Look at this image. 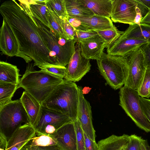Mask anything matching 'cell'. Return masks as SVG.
I'll return each instance as SVG.
<instances>
[{"mask_svg":"<svg viewBox=\"0 0 150 150\" xmlns=\"http://www.w3.org/2000/svg\"><path fill=\"white\" fill-rule=\"evenodd\" d=\"M121 35L128 38L150 42V25L143 23L129 25Z\"/></svg>","mask_w":150,"mask_h":150,"instance_id":"cell-24","label":"cell"},{"mask_svg":"<svg viewBox=\"0 0 150 150\" xmlns=\"http://www.w3.org/2000/svg\"><path fill=\"white\" fill-rule=\"evenodd\" d=\"M19 99L27 113L30 124L35 128L41 116L42 104L25 91L23 92Z\"/></svg>","mask_w":150,"mask_h":150,"instance_id":"cell-18","label":"cell"},{"mask_svg":"<svg viewBox=\"0 0 150 150\" xmlns=\"http://www.w3.org/2000/svg\"><path fill=\"white\" fill-rule=\"evenodd\" d=\"M8 139L2 133L0 132V150H6Z\"/></svg>","mask_w":150,"mask_h":150,"instance_id":"cell-43","label":"cell"},{"mask_svg":"<svg viewBox=\"0 0 150 150\" xmlns=\"http://www.w3.org/2000/svg\"><path fill=\"white\" fill-rule=\"evenodd\" d=\"M0 34V50L2 54L17 56L20 52L18 42L11 28L4 19Z\"/></svg>","mask_w":150,"mask_h":150,"instance_id":"cell-15","label":"cell"},{"mask_svg":"<svg viewBox=\"0 0 150 150\" xmlns=\"http://www.w3.org/2000/svg\"><path fill=\"white\" fill-rule=\"evenodd\" d=\"M91 66L90 59L86 58L81 54L80 43L76 42L74 52L66 67L64 79L74 82L78 81L89 71Z\"/></svg>","mask_w":150,"mask_h":150,"instance_id":"cell-10","label":"cell"},{"mask_svg":"<svg viewBox=\"0 0 150 150\" xmlns=\"http://www.w3.org/2000/svg\"><path fill=\"white\" fill-rule=\"evenodd\" d=\"M33 16L39 32L51 52L53 65L66 67L74 52L76 41L74 39L61 37L54 30Z\"/></svg>","mask_w":150,"mask_h":150,"instance_id":"cell-4","label":"cell"},{"mask_svg":"<svg viewBox=\"0 0 150 150\" xmlns=\"http://www.w3.org/2000/svg\"><path fill=\"white\" fill-rule=\"evenodd\" d=\"M50 136L55 139L57 146L60 150H77L76 131L74 122L65 124Z\"/></svg>","mask_w":150,"mask_h":150,"instance_id":"cell-13","label":"cell"},{"mask_svg":"<svg viewBox=\"0 0 150 150\" xmlns=\"http://www.w3.org/2000/svg\"><path fill=\"white\" fill-rule=\"evenodd\" d=\"M141 97H150V69L146 68L144 74L136 90Z\"/></svg>","mask_w":150,"mask_h":150,"instance_id":"cell-28","label":"cell"},{"mask_svg":"<svg viewBox=\"0 0 150 150\" xmlns=\"http://www.w3.org/2000/svg\"><path fill=\"white\" fill-rule=\"evenodd\" d=\"M148 42L145 40L128 38L121 35L106 47L107 54L124 56Z\"/></svg>","mask_w":150,"mask_h":150,"instance_id":"cell-14","label":"cell"},{"mask_svg":"<svg viewBox=\"0 0 150 150\" xmlns=\"http://www.w3.org/2000/svg\"><path fill=\"white\" fill-rule=\"evenodd\" d=\"M19 85L0 83V108L11 102Z\"/></svg>","mask_w":150,"mask_h":150,"instance_id":"cell-26","label":"cell"},{"mask_svg":"<svg viewBox=\"0 0 150 150\" xmlns=\"http://www.w3.org/2000/svg\"><path fill=\"white\" fill-rule=\"evenodd\" d=\"M124 56L127 60L128 69L127 78L124 85L137 90L146 69L141 47Z\"/></svg>","mask_w":150,"mask_h":150,"instance_id":"cell-9","label":"cell"},{"mask_svg":"<svg viewBox=\"0 0 150 150\" xmlns=\"http://www.w3.org/2000/svg\"><path fill=\"white\" fill-rule=\"evenodd\" d=\"M129 139L127 134L112 135L98 142V150H126Z\"/></svg>","mask_w":150,"mask_h":150,"instance_id":"cell-19","label":"cell"},{"mask_svg":"<svg viewBox=\"0 0 150 150\" xmlns=\"http://www.w3.org/2000/svg\"><path fill=\"white\" fill-rule=\"evenodd\" d=\"M6 1L0 6L3 19L9 26L18 42L20 52L17 57L33 66L53 65L51 52L39 32L35 22L24 0Z\"/></svg>","mask_w":150,"mask_h":150,"instance_id":"cell-1","label":"cell"},{"mask_svg":"<svg viewBox=\"0 0 150 150\" xmlns=\"http://www.w3.org/2000/svg\"><path fill=\"white\" fill-rule=\"evenodd\" d=\"M96 31L105 42L107 47L116 40L124 32L120 31L115 26L112 28Z\"/></svg>","mask_w":150,"mask_h":150,"instance_id":"cell-30","label":"cell"},{"mask_svg":"<svg viewBox=\"0 0 150 150\" xmlns=\"http://www.w3.org/2000/svg\"><path fill=\"white\" fill-rule=\"evenodd\" d=\"M38 67L43 71L63 79L64 78L66 75L67 68L65 67L50 65Z\"/></svg>","mask_w":150,"mask_h":150,"instance_id":"cell-32","label":"cell"},{"mask_svg":"<svg viewBox=\"0 0 150 150\" xmlns=\"http://www.w3.org/2000/svg\"><path fill=\"white\" fill-rule=\"evenodd\" d=\"M96 61L101 74L111 87L116 90L124 85L128 72L125 56L110 55L103 52Z\"/></svg>","mask_w":150,"mask_h":150,"instance_id":"cell-5","label":"cell"},{"mask_svg":"<svg viewBox=\"0 0 150 150\" xmlns=\"http://www.w3.org/2000/svg\"><path fill=\"white\" fill-rule=\"evenodd\" d=\"M32 16L52 30L49 23L46 3L47 0H24Z\"/></svg>","mask_w":150,"mask_h":150,"instance_id":"cell-20","label":"cell"},{"mask_svg":"<svg viewBox=\"0 0 150 150\" xmlns=\"http://www.w3.org/2000/svg\"><path fill=\"white\" fill-rule=\"evenodd\" d=\"M21 75L17 66L6 62H0V83L19 85Z\"/></svg>","mask_w":150,"mask_h":150,"instance_id":"cell-23","label":"cell"},{"mask_svg":"<svg viewBox=\"0 0 150 150\" xmlns=\"http://www.w3.org/2000/svg\"><path fill=\"white\" fill-rule=\"evenodd\" d=\"M66 8L69 17L78 18L94 15L81 0H65Z\"/></svg>","mask_w":150,"mask_h":150,"instance_id":"cell-25","label":"cell"},{"mask_svg":"<svg viewBox=\"0 0 150 150\" xmlns=\"http://www.w3.org/2000/svg\"><path fill=\"white\" fill-rule=\"evenodd\" d=\"M143 18L150 12V0H135Z\"/></svg>","mask_w":150,"mask_h":150,"instance_id":"cell-37","label":"cell"},{"mask_svg":"<svg viewBox=\"0 0 150 150\" xmlns=\"http://www.w3.org/2000/svg\"><path fill=\"white\" fill-rule=\"evenodd\" d=\"M78 102V87L64 79L42 105L67 115L74 122L77 119Z\"/></svg>","mask_w":150,"mask_h":150,"instance_id":"cell-3","label":"cell"},{"mask_svg":"<svg viewBox=\"0 0 150 150\" xmlns=\"http://www.w3.org/2000/svg\"><path fill=\"white\" fill-rule=\"evenodd\" d=\"M141 147L142 150H150V146L146 139H143L141 143Z\"/></svg>","mask_w":150,"mask_h":150,"instance_id":"cell-44","label":"cell"},{"mask_svg":"<svg viewBox=\"0 0 150 150\" xmlns=\"http://www.w3.org/2000/svg\"><path fill=\"white\" fill-rule=\"evenodd\" d=\"M79 102L77 119L84 133L89 138L96 141L95 131L93 125L91 107L78 87Z\"/></svg>","mask_w":150,"mask_h":150,"instance_id":"cell-12","label":"cell"},{"mask_svg":"<svg viewBox=\"0 0 150 150\" xmlns=\"http://www.w3.org/2000/svg\"><path fill=\"white\" fill-rule=\"evenodd\" d=\"M76 18L90 30H105L112 28L115 26L110 18L95 15Z\"/></svg>","mask_w":150,"mask_h":150,"instance_id":"cell-21","label":"cell"},{"mask_svg":"<svg viewBox=\"0 0 150 150\" xmlns=\"http://www.w3.org/2000/svg\"><path fill=\"white\" fill-rule=\"evenodd\" d=\"M140 103L143 112L150 122V99L140 97Z\"/></svg>","mask_w":150,"mask_h":150,"instance_id":"cell-39","label":"cell"},{"mask_svg":"<svg viewBox=\"0 0 150 150\" xmlns=\"http://www.w3.org/2000/svg\"><path fill=\"white\" fill-rule=\"evenodd\" d=\"M72 122L67 115L42 105L41 116L35 129L37 133L51 136L65 124Z\"/></svg>","mask_w":150,"mask_h":150,"instance_id":"cell-8","label":"cell"},{"mask_svg":"<svg viewBox=\"0 0 150 150\" xmlns=\"http://www.w3.org/2000/svg\"><path fill=\"white\" fill-rule=\"evenodd\" d=\"M48 20L52 27L54 30L61 37L69 39L65 34L60 22V18L55 14L52 11L47 9Z\"/></svg>","mask_w":150,"mask_h":150,"instance_id":"cell-31","label":"cell"},{"mask_svg":"<svg viewBox=\"0 0 150 150\" xmlns=\"http://www.w3.org/2000/svg\"><path fill=\"white\" fill-rule=\"evenodd\" d=\"M20 150H60L57 145L40 146L33 145L28 142Z\"/></svg>","mask_w":150,"mask_h":150,"instance_id":"cell-38","label":"cell"},{"mask_svg":"<svg viewBox=\"0 0 150 150\" xmlns=\"http://www.w3.org/2000/svg\"><path fill=\"white\" fill-rule=\"evenodd\" d=\"M74 122L76 131L77 150H85L84 132L79 122L77 119Z\"/></svg>","mask_w":150,"mask_h":150,"instance_id":"cell-33","label":"cell"},{"mask_svg":"<svg viewBox=\"0 0 150 150\" xmlns=\"http://www.w3.org/2000/svg\"><path fill=\"white\" fill-rule=\"evenodd\" d=\"M28 143L31 145L40 146L57 145L55 139L51 136L36 133L35 136Z\"/></svg>","mask_w":150,"mask_h":150,"instance_id":"cell-29","label":"cell"},{"mask_svg":"<svg viewBox=\"0 0 150 150\" xmlns=\"http://www.w3.org/2000/svg\"><path fill=\"white\" fill-rule=\"evenodd\" d=\"M143 139L141 137L135 134L130 135L126 150H142L141 144Z\"/></svg>","mask_w":150,"mask_h":150,"instance_id":"cell-36","label":"cell"},{"mask_svg":"<svg viewBox=\"0 0 150 150\" xmlns=\"http://www.w3.org/2000/svg\"><path fill=\"white\" fill-rule=\"evenodd\" d=\"M23 123L30 124V122L20 99L12 100L0 108V132L8 140Z\"/></svg>","mask_w":150,"mask_h":150,"instance_id":"cell-6","label":"cell"},{"mask_svg":"<svg viewBox=\"0 0 150 150\" xmlns=\"http://www.w3.org/2000/svg\"><path fill=\"white\" fill-rule=\"evenodd\" d=\"M119 105L140 129L150 132V122L142 109L140 97L136 90L124 85L119 92Z\"/></svg>","mask_w":150,"mask_h":150,"instance_id":"cell-7","label":"cell"},{"mask_svg":"<svg viewBox=\"0 0 150 150\" xmlns=\"http://www.w3.org/2000/svg\"><path fill=\"white\" fill-rule=\"evenodd\" d=\"M137 14L135 0H112L110 16L112 22L133 25Z\"/></svg>","mask_w":150,"mask_h":150,"instance_id":"cell-11","label":"cell"},{"mask_svg":"<svg viewBox=\"0 0 150 150\" xmlns=\"http://www.w3.org/2000/svg\"><path fill=\"white\" fill-rule=\"evenodd\" d=\"M76 35L74 40L76 42L87 40L99 36L98 33L95 30H76Z\"/></svg>","mask_w":150,"mask_h":150,"instance_id":"cell-34","label":"cell"},{"mask_svg":"<svg viewBox=\"0 0 150 150\" xmlns=\"http://www.w3.org/2000/svg\"><path fill=\"white\" fill-rule=\"evenodd\" d=\"M60 22L63 31L68 38L74 40L76 30L69 23L67 18H60Z\"/></svg>","mask_w":150,"mask_h":150,"instance_id":"cell-35","label":"cell"},{"mask_svg":"<svg viewBox=\"0 0 150 150\" xmlns=\"http://www.w3.org/2000/svg\"><path fill=\"white\" fill-rule=\"evenodd\" d=\"M140 23L150 25V13H148L142 18Z\"/></svg>","mask_w":150,"mask_h":150,"instance_id":"cell-45","label":"cell"},{"mask_svg":"<svg viewBox=\"0 0 150 150\" xmlns=\"http://www.w3.org/2000/svg\"><path fill=\"white\" fill-rule=\"evenodd\" d=\"M35 129L30 124L19 127L8 140L6 150H20L35 135Z\"/></svg>","mask_w":150,"mask_h":150,"instance_id":"cell-16","label":"cell"},{"mask_svg":"<svg viewBox=\"0 0 150 150\" xmlns=\"http://www.w3.org/2000/svg\"><path fill=\"white\" fill-rule=\"evenodd\" d=\"M46 4L47 8L60 18H67L69 17L65 0H47Z\"/></svg>","mask_w":150,"mask_h":150,"instance_id":"cell-27","label":"cell"},{"mask_svg":"<svg viewBox=\"0 0 150 150\" xmlns=\"http://www.w3.org/2000/svg\"><path fill=\"white\" fill-rule=\"evenodd\" d=\"M33 67L32 64L28 65L19 87L42 104L63 79L41 70H35Z\"/></svg>","mask_w":150,"mask_h":150,"instance_id":"cell-2","label":"cell"},{"mask_svg":"<svg viewBox=\"0 0 150 150\" xmlns=\"http://www.w3.org/2000/svg\"><path fill=\"white\" fill-rule=\"evenodd\" d=\"M141 48L144 54L146 68L150 69V42L142 45Z\"/></svg>","mask_w":150,"mask_h":150,"instance_id":"cell-40","label":"cell"},{"mask_svg":"<svg viewBox=\"0 0 150 150\" xmlns=\"http://www.w3.org/2000/svg\"><path fill=\"white\" fill-rule=\"evenodd\" d=\"M94 15L110 18L112 0H81Z\"/></svg>","mask_w":150,"mask_h":150,"instance_id":"cell-22","label":"cell"},{"mask_svg":"<svg viewBox=\"0 0 150 150\" xmlns=\"http://www.w3.org/2000/svg\"><path fill=\"white\" fill-rule=\"evenodd\" d=\"M67 19L71 24L76 30H89L87 27L83 24L79 19L68 17Z\"/></svg>","mask_w":150,"mask_h":150,"instance_id":"cell-41","label":"cell"},{"mask_svg":"<svg viewBox=\"0 0 150 150\" xmlns=\"http://www.w3.org/2000/svg\"><path fill=\"white\" fill-rule=\"evenodd\" d=\"M149 13H150V12H149Z\"/></svg>","mask_w":150,"mask_h":150,"instance_id":"cell-46","label":"cell"},{"mask_svg":"<svg viewBox=\"0 0 150 150\" xmlns=\"http://www.w3.org/2000/svg\"><path fill=\"white\" fill-rule=\"evenodd\" d=\"M85 141V150H98V145L96 141H94L87 137L84 133Z\"/></svg>","mask_w":150,"mask_h":150,"instance_id":"cell-42","label":"cell"},{"mask_svg":"<svg viewBox=\"0 0 150 150\" xmlns=\"http://www.w3.org/2000/svg\"><path fill=\"white\" fill-rule=\"evenodd\" d=\"M79 43L82 55L88 59H99L107 46L105 42L99 36Z\"/></svg>","mask_w":150,"mask_h":150,"instance_id":"cell-17","label":"cell"}]
</instances>
